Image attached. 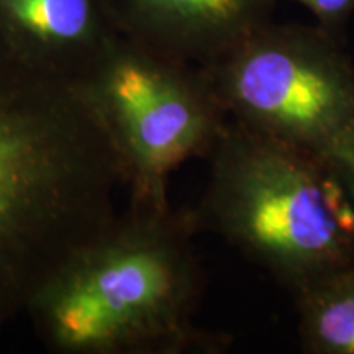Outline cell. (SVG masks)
<instances>
[{
  "label": "cell",
  "instance_id": "obj_2",
  "mask_svg": "<svg viewBox=\"0 0 354 354\" xmlns=\"http://www.w3.org/2000/svg\"><path fill=\"white\" fill-rule=\"evenodd\" d=\"M190 209L128 203L35 292L25 315L56 354L214 353L198 328L203 271Z\"/></svg>",
  "mask_w": 354,
  "mask_h": 354
},
{
  "label": "cell",
  "instance_id": "obj_3",
  "mask_svg": "<svg viewBox=\"0 0 354 354\" xmlns=\"http://www.w3.org/2000/svg\"><path fill=\"white\" fill-rule=\"evenodd\" d=\"M205 159L190 209L198 232L220 234L294 297L354 264V201L320 154L228 120Z\"/></svg>",
  "mask_w": 354,
  "mask_h": 354
},
{
  "label": "cell",
  "instance_id": "obj_1",
  "mask_svg": "<svg viewBox=\"0 0 354 354\" xmlns=\"http://www.w3.org/2000/svg\"><path fill=\"white\" fill-rule=\"evenodd\" d=\"M117 162L76 84L0 53V331L113 218Z\"/></svg>",
  "mask_w": 354,
  "mask_h": 354
},
{
  "label": "cell",
  "instance_id": "obj_8",
  "mask_svg": "<svg viewBox=\"0 0 354 354\" xmlns=\"http://www.w3.org/2000/svg\"><path fill=\"white\" fill-rule=\"evenodd\" d=\"M299 336L310 354H354V264L295 295Z\"/></svg>",
  "mask_w": 354,
  "mask_h": 354
},
{
  "label": "cell",
  "instance_id": "obj_6",
  "mask_svg": "<svg viewBox=\"0 0 354 354\" xmlns=\"http://www.w3.org/2000/svg\"><path fill=\"white\" fill-rule=\"evenodd\" d=\"M120 35L110 0H0V53L76 84Z\"/></svg>",
  "mask_w": 354,
  "mask_h": 354
},
{
  "label": "cell",
  "instance_id": "obj_7",
  "mask_svg": "<svg viewBox=\"0 0 354 354\" xmlns=\"http://www.w3.org/2000/svg\"><path fill=\"white\" fill-rule=\"evenodd\" d=\"M120 35L198 68L271 20L272 0H110Z\"/></svg>",
  "mask_w": 354,
  "mask_h": 354
},
{
  "label": "cell",
  "instance_id": "obj_9",
  "mask_svg": "<svg viewBox=\"0 0 354 354\" xmlns=\"http://www.w3.org/2000/svg\"><path fill=\"white\" fill-rule=\"evenodd\" d=\"M277 3L279 0H272ZM307 7L315 15L318 26L344 39V30L354 13V0H292Z\"/></svg>",
  "mask_w": 354,
  "mask_h": 354
},
{
  "label": "cell",
  "instance_id": "obj_4",
  "mask_svg": "<svg viewBox=\"0 0 354 354\" xmlns=\"http://www.w3.org/2000/svg\"><path fill=\"white\" fill-rule=\"evenodd\" d=\"M112 149L130 203L169 207L177 167L207 158L228 123L198 66L118 35L76 82Z\"/></svg>",
  "mask_w": 354,
  "mask_h": 354
},
{
  "label": "cell",
  "instance_id": "obj_10",
  "mask_svg": "<svg viewBox=\"0 0 354 354\" xmlns=\"http://www.w3.org/2000/svg\"><path fill=\"white\" fill-rule=\"evenodd\" d=\"M323 158L333 166L336 174L342 177L354 201V128H351L342 140L336 141L328 149V153L323 154Z\"/></svg>",
  "mask_w": 354,
  "mask_h": 354
},
{
  "label": "cell",
  "instance_id": "obj_5",
  "mask_svg": "<svg viewBox=\"0 0 354 354\" xmlns=\"http://www.w3.org/2000/svg\"><path fill=\"white\" fill-rule=\"evenodd\" d=\"M230 120L323 156L354 128V64L320 26H256L203 66Z\"/></svg>",
  "mask_w": 354,
  "mask_h": 354
}]
</instances>
